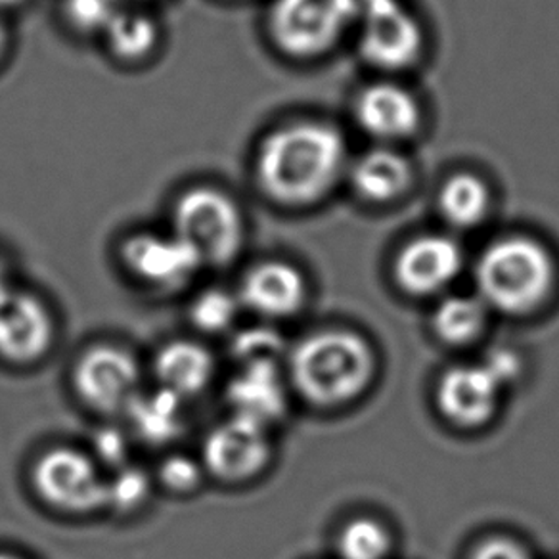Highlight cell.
Returning <instances> with one entry per match:
<instances>
[{"instance_id": "8992f818", "label": "cell", "mask_w": 559, "mask_h": 559, "mask_svg": "<svg viewBox=\"0 0 559 559\" xmlns=\"http://www.w3.org/2000/svg\"><path fill=\"white\" fill-rule=\"evenodd\" d=\"M358 55L383 73L414 68L426 52V29L404 0L360 9Z\"/></svg>"}, {"instance_id": "f1b7e54d", "label": "cell", "mask_w": 559, "mask_h": 559, "mask_svg": "<svg viewBox=\"0 0 559 559\" xmlns=\"http://www.w3.org/2000/svg\"><path fill=\"white\" fill-rule=\"evenodd\" d=\"M94 449L100 456L104 464L119 467L124 466L127 460V437L117 431V429H102L100 433L94 439Z\"/></svg>"}, {"instance_id": "ba28073f", "label": "cell", "mask_w": 559, "mask_h": 559, "mask_svg": "<svg viewBox=\"0 0 559 559\" xmlns=\"http://www.w3.org/2000/svg\"><path fill=\"white\" fill-rule=\"evenodd\" d=\"M353 119L358 131L373 144L399 146L414 139L424 124V108L408 86L380 79L362 86L353 100Z\"/></svg>"}, {"instance_id": "d4e9b609", "label": "cell", "mask_w": 559, "mask_h": 559, "mask_svg": "<svg viewBox=\"0 0 559 559\" xmlns=\"http://www.w3.org/2000/svg\"><path fill=\"white\" fill-rule=\"evenodd\" d=\"M233 350L240 366H278L284 355V342L272 330L249 328L236 335Z\"/></svg>"}, {"instance_id": "8d00e7d4", "label": "cell", "mask_w": 559, "mask_h": 559, "mask_svg": "<svg viewBox=\"0 0 559 559\" xmlns=\"http://www.w3.org/2000/svg\"><path fill=\"white\" fill-rule=\"evenodd\" d=\"M124 2V0H123ZM134 2H144V0H134Z\"/></svg>"}, {"instance_id": "4fadbf2b", "label": "cell", "mask_w": 559, "mask_h": 559, "mask_svg": "<svg viewBox=\"0 0 559 559\" xmlns=\"http://www.w3.org/2000/svg\"><path fill=\"white\" fill-rule=\"evenodd\" d=\"M52 342L55 319L39 297L16 292L0 305V358L32 365L47 355Z\"/></svg>"}, {"instance_id": "277c9868", "label": "cell", "mask_w": 559, "mask_h": 559, "mask_svg": "<svg viewBox=\"0 0 559 559\" xmlns=\"http://www.w3.org/2000/svg\"><path fill=\"white\" fill-rule=\"evenodd\" d=\"M358 20V0H272L266 33L278 52L309 62L340 47Z\"/></svg>"}, {"instance_id": "d6a6232c", "label": "cell", "mask_w": 559, "mask_h": 559, "mask_svg": "<svg viewBox=\"0 0 559 559\" xmlns=\"http://www.w3.org/2000/svg\"><path fill=\"white\" fill-rule=\"evenodd\" d=\"M10 48V32L9 25L4 24V20L0 17V63L9 55Z\"/></svg>"}, {"instance_id": "484cf974", "label": "cell", "mask_w": 559, "mask_h": 559, "mask_svg": "<svg viewBox=\"0 0 559 559\" xmlns=\"http://www.w3.org/2000/svg\"><path fill=\"white\" fill-rule=\"evenodd\" d=\"M123 4V0H62L63 20L75 32L102 37Z\"/></svg>"}, {"instance_id": "5b68a950", "label": "cell", "mask_w": 559, "mask_h": 559, "mask_svg": "<svg viewBox=\"0 0 559 559\" xmlns=\"http://www.w3.org/2000/svg\"><path fill=\"white\" fill-rule=\"evenodd\" d=\"M171 233L194 249L203 266H225L243 248L246 218L228 192L198 185L175 200Z\"/></svg>"}, {"instance_id": "836d02e7", "label": "cell", "mask_w": 559, "mask_h": 559, "mask_svg": "<svg viewBox=\"0 0 559 559\" xmlns=\"http://www.w3.org/2000/svg\"><path fill=\"white\" fill-rule=\"evenodd\" d=\"M25 0H0V10H12L22 7Z\"/></svg>"}, {"instance_id": "7a4b0ae2", "label": "cell", "mask_w": 559, "mask_h": 559, "mask_svg": "<svg viewBox=\"0 0 559 559\" xmlns=\"http://www.w3.org/2000/svg\"><path fill=\"white\" fill-rule=\"evenodd\" d=\"M554 280L550 251L525 234L498 238L475 263V286L483 304L515 317L538 309L550 296Z\"/></svg>"}, {"instance_id": "5bb4252c", "label": "cell", "mask_w": 559, "mask_h": 559, "mask_svg": "<svg viewBox=\"0 0 559 559\" xmlns=\"http://www.w3.org/2000/svg\"><path fill=\"white\" fill-rule=\"evenodd\" d=\"M502 389L483 362L454 366L439 381L437 404L452 424L477 428L495 416Z\"/></svg>"}, {"instance_id": "d6986e66", "label": "cell", "mask_w": 559, "mask_h": 559, "mask_svg": "<svg viewBox=\"0 0 559 559\" xmlns=\"http://www.w3.org/2000/svg\"><path fill=\"white\" fill-rule=\"evenodd\" d=\"M492 190L481 175L472 171L452 173L437 192V210L447 225L469 230L489 217Z\"/></svg>"}, {"instance_id": "83f0119b", "label": "cell", "mask_w": 559, "mask_h": 559, "mask_svg": "<svg viewBox=\"0 0 559 559\" xmlns=\"http://www.w3.org/2000/svg\"><path fill=\"white\" fill-rule=\"evenodd\" d=\"M159 481L173 492H192L202 485L203 466H200L195 460L190 456H169L164 464L159 466Z\"/></svg>"}, {"instance_id": "44dd1931", "label": "cell", "mask_w": 559, "mask_h": 559, "mask_svg": "<svg viewBox=\"0 0 559 559\" xmlns=\"http://www.w3.org/2000/svg\"><path fill=\"white\" fill-rule=\"evenodd\" d=\"M182 401L185 399L173 395L171 391L162 388L150 393L140 391L127 408L136 436L154 444L175 441L185 429Z\"/></svg>"}, {"instance_id": "d590c367", "label": "cell", "mask_w": 559, "mask_h": 559, "mask_svg": "<svg viewBox=\"0 0 559 559\" xmlns=\"http://www.w3.org/2000/svg\"><path fill=\"white\" fill-rule=\"evenodd\" d=\"M0 559H24V558H20V556H14V554H7V551H0Z\"/></svg>"}, {"instance_id": "7402d4cb", "label": "cell", "mask_w": 559, "mask_h": 559, "mask_svg": "<svg viewBox=\"0 0 559 559\" xmlns=\"http://www.w3.org/2000/svg\"><path fill=\"white\" fill-rule=\"evenodd\" d=\"M487 309L479 297H447L433 314L437 335L452 345L474 342L485 328Z\"/></svg>"}, {"instance_id": "1f68e13d", "label": "cell", "mask_w": 559, "mask_h": 559, "mask_svg": "<svg viewBox=\"0 0 559 559\" xmlns=\"http://www.w3.org/2000/svg\"><path fill=\"white\" fill-rule=\"evenodd\" d=\"M14 294H16V289L12 288L9 269H7L4 261L0 259V305L7 304Z\"/></svg>"}, {"instance_id": "e0dca14e", "label": "cell", "mask_w": 559, "mask_h": 559, "mask_svg": "<svg viewBox=\"0 0 559 559\" xmlns=\"http://www.w3.org/2000/svg\"><path fill=\"white\" fill-rule=\"evenodd\" d=\"M226 401L234 418L271 428L288 408V391L280 378L278 366H241L228 383Z\"/></svg>"}, {"instance_id": "4316f807", "label": "cell", "mask_w": 559, "mask_h": 559, "mask_svg": "<svg viewBox=\"0 0 559 559\" xmlns=\"http://www.w3.org/2000/svg\"><path fill=\"white\" fill-rule=\"evenodd\" d=\"M150 495V479L146 472L136 466H123L108 481L106 506L119 512H132L146 502Z\"/></svg>"}, {"instance_id": "4dcf8cb0", "label": "cell", "mask_w": 559, "mask_h": 559, "mask_svg": "<svg viewBox=\"0 0 559 559\" xmlns=\"http://www.w3.org/2000/svg\"><path fill=\"white\" fill-rule=\"evenodd\" d=\"M472 559H528V556L527 551L513 540L490 538L475 548Z\"/></svg>"}, {"instance_id": "30bf717a", "label": "cell", "mask_w": 559, "mask_h": 559, "mask_svg": "<svg viewBox=\"0 0 559 559\" xmlns=\"http://www.w3.org/2000/svg\"><path fill=\"white\" fill-rule=\"evenodd\" d=\"M271 454L269 429L233 416L205 437L203 467L221 481L246 483L263 472Z\"/></svg>"}, {"instance_id": "f546056e", "label": "cell", "mask_w": 559, "mask_h": 559, "mask_svg": "<svg viewBox=\"0 0 559 559\" xmlns=\"http://www.w3.org/2000/svg\"><path fill=\"white\" fill-rule=\"evenodd\" d=\"M483 365L500 381L502 388L510 385L520 378L521 360L518 355H513L512 350H492V353H489V357L485 358Z\"/></svg>"}, {"instance_id": "3957f363", "label": "cell", "mask_w": 559, "mask_h": 559, "mask_svg": "<svg viewBox=\"0 0 559 559\" xmlns=\"http://www.w3.org/2000/svg\"><path fill=\"white\" fill-rule=\"evenodd\" d=\"M373 353L357 334L328 330L299 343L289 357V378L312 404L342 406L372 381Z\"/></svg>"}, {"instance_id": "7c38bea8", "label": "cell", "mask_w": 559, "mask_h": 559, "mask_svg": "<svg viewBox=\"0 0 559 559\" xmlns=\"http://www.w3.org/2000/svg\"><path fill=\"white\" fill-rule=\"evenodd\" d=\"M464 266V251L447 234H424L408 241L395 259L399 286L412 296H433L449 288Z\"/></svg>"}, {"instance_id": "603a6c76", "label": "cell", "mask_w": 559, "mask_h": 559, "mask_svg": "<svg viewBox=\"0 0 559 559\" xmlns=\"http://www.w3.org/2000/svg\"><path fill=\"white\" fill-rule=\"evenodd\" d=\"M342 559H385L391 550V536L378 521L353 520L337 538Z\"/></svg>"}, {"instance_id": "9a60e30c", "label": "cell", "mask_w": 559, "mask_h": 559, "mask_svg": "<svg viewBox=\"0 0 559 559\" xmlns=\"http://www.w3.org/2000/svg\"><path fill=\"white\" fill-rule=\"evenodd\" d=\"M347 180L362 202L389 205L411 192L416 171L411 157L399 146L373 144L350 159Z\"/></svg>"}, {"instance_id": "52a82bcc", "label": "cell", "mask_w": 559, "mask_h": 559, "mask_svg": "<svg viewBox=\"0 0 559 559\" xmlns=\"http://www.w3.org/2000/svg\"><path fill=\"white\" fill-rule=\"evenodd\" d=\"M39 497L66 513H91L106 508L108 481L91 456L75 449H52L33 467Z\"/></svg>"}, {"instance_id": "ac0fdd59", "label": "cell", "mask_w": 559, "mask_h": 559, "mask_svg": "<svg viewBox=\"0 0 559 559\" xmlns=\"http://www.w3.org/2000/svg\"><path fill=\"white\" fill-rule=\"evenodd\" d=\"M154 370L159 388L187 399L202 393L210 385L215 373V360L200 343L180 340L159 349Z\"/></svg>"}, {"instance_id": "8fae6325", "label": "cell", "mask_w": 559, "mask_h": 559, "mask_svg": "<svg viewBox=\"0 0 559 559\" xmlns=\"http://www.w3.org/2000/svg\"><path fill=\"white\" fill-rule=\"evenodd\" d=\"M121 259L132 276L152 288L177 289L200 272L203 263L175 233H139L127 238Z\"/></svg>"}, {"instance_id": "e575fe53", "label": "cell", "mask_w": 559, "mask_h": 559, "mask_svg": "<svg viewBox=\"0 0 559 559\" xmlns=\"http://www.w3.org/2000/svg\"><path fill=\"white\" fill-rule=\"evenodd\" d=\"M360 2V9L365 7H372V4H381V2H389V0H358Z\"/></svg>"}, {"instance_id": "cb8c5ba5", "label": "cell", "mask_w": 559, "mask_h": 559, "mask_svg": "<svg viewBox=\"0 0 559 559\" xmlns=\"http://www.w3.org/2000/svg\"><path fill=\"white\" fill-rule=\"evenodd\" d=\"M240 311V297L228 294L225 289H205L195 297L190 319L195 328L207 334H221L233 326Z\"/></svg>"}, {"instance_id": "6da1fadb", "label": "cell", "mask_w": 559, "mask_h": 559, "mask_svg": "<svg viewBox=\"0 0 559 559\" xmlns=\"http://www.w3.org/2000/svg\"><path fill=\"white\" fill-rule=\"evenodd\" d=\"M349 146L328 121L305 119L269 132L253 162L259 190L272 203L305 210L324 202L347 179Z\"/></svg>"}, {"instance_id": "ffe728a7", "label": "cell", "mask_w": 559, "mask_h": 559, "mask_svg": "<svg viewBox=\"0 0 559 559\" xmlns=\"http://www.w3.org/2000/svg\"><path fill=\"white\" fill-rule=\"evenodd\" d=\"M111 56L119 62L139 63L148 60L159 45L156 20L136 7L123 4L102 33Z\"/></svg>"}, {"instance_id": "9c48e42d", "label": "cell", "mask_w": 559, "mask_h": 559, "mask_svg": "<svg viewBox=\"0 0 559 559\" xmlns=\"http://www.w3.org/2000/svg\"><path fill=\"white\" fill-rule=\"evenodd\" d=\"M73 385L94 411L127 412L140 393L139 362L116 345H96L79 358Z\"/></svg>"}, {"instance_id": "2e32d148", "label": "cell", "mask_w": 559, "mask_h": 559, "mask_svg": "<svg viewBox=\"0 0 559 559\" xmlns=\"http://www.w3.org/2000/svg\"><path fill=\"white\" fill-rule=\"evenodd\" d=\"M307 284L294 264L266 261L243 276L240 304L264 319L294 317L305 304Z\"/></svg>"}]
</instances>
